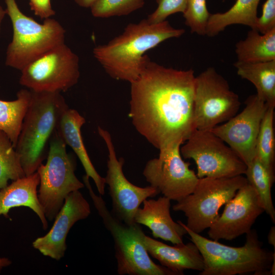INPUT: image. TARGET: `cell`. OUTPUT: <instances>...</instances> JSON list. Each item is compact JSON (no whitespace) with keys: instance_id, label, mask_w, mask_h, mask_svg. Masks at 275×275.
<instances>
[{"instance_id":"cell-7","label":"cell","mask_w":275,"mask_h":275,"mask_svg":"<svg viewBox=\"0 0 275 275\" xmlns=\"http://www.w3.org/2000/svg\"><path fill=\"white\" fill-rule=\"evenodd\" d=\"M66 146L57 129L49 142L46 162L36 171L40 179L38 200L49 221L54 219L70 193L84 187L75 174L76 162Z\"/></svg>"},{"instance_id":"cell-13","label":"cell","mask_w":275,"mask_h":275,"mask_svg":"<svg viewBox=\"0 0 275 275\" xmlns=\"http://www.w3.org/2000/svg\"><path fill=\"white\" fill-rule=\"evenodd\" d=\"M179 145L159 150L148 160L143 175L150 185L171 200L178 201L191 193L199 178L182 159Z\"/></svg>"},{"instance_id":"cell-10","label":"cell","mask_w":275,"mask_h":275,"mask_svg":"<svg viewBox=\"0 0 275 275\" xmlns=\"http://www.w3.org/2000/svg\"><path fill=\"white\" fill-rule=\"evenodd\" d=\"M19 84L35 92H65L80 77L79 58L65 43L33 61L21 71Z\"/></svg>"},{"instance_id":"cell-30","label":"cell","mask_w":275,"mask_h":275,"mask_svg":"<svg viewBox=\"0 0 275 275\" xmlns=\"http://www.w3.org/2000/svg\"><path fill=\"white\" fill-rule=\"evenodd\" d=\"M157 7L146 18L151 23H157L166 20L169 16L177 13H183L187 0H155Z\"/></svg>"},{"instance_id":"cell-19","label":"cell","mask_w":275,"mask_h":275,"mask_svg":"<svg viewBox=\"0 0 275 275\" xmlns=\"http://www.w3.org/2000/svg\"><path fill=\"white\" fill-rule=\"evenodd\" d=\"M86 123L85 118L76 109L68 107L60 120L58 131L66 145L69 146L79 159L86 175L94 181L100 195L105 192V178L94 168L87 152L81 133V128Z\"/></svg>"},{"instance_id":"cell-23","label":"cell","mask_w":275,"mask_h":275,"mask_svg":"<svg viewBox=\"0 0 275 275\" xmlns=\"http://www.w3.org/2000/svg\"><path fill=\"white\" fill-rule=\"evenodd\" d=\"M235 52L237 61L241 62L275 60V29L263 34L251 29L244 40L236 44Z\"/></svg>"},{"instance_id":"cell-4","label":"cell","mask_w":275,"mask_h":275,"mask_svg":"<svg viewBox=\"0 0 275 275\" xmlns=\"http://www.w3.org/2000/svg\"><path fill=\"white\" fill-rule=\"evenodd\" d=\"M180 223L203 257L204 267L200 275L270 274L275 252L262 247L255 230L251 229L246 234L244 245L233 247L206 238L187 228L182 222Z\"/></svg>"},{"instance_id":"cell-8","label":"cell","mask_w":275,"mask_h":275,"mask_svg":"<svg viewBox=\"0 0 275 275\" xmlns=\"http://www.w3.org/2000/svg\"><path fill=\"white\" fill-rule=\"evenodd\" d=\"M247 183V179L243 175L199 178L193 191L177 201L172 209L183 212L187 219L186 227L200 234L213 224L219 216L221 207Z\"/></svg>"},{"instance_id":"cell-29","label":"cell","mask_w":275,"mask_h":275,"mask_svg":"<svg viewBox=\"0 0 275 275\" xmlns=\"http://www.w3.org/2000/svg\"><path fill=\"white\" fill-rule=\"evenodd\" d=\"M210 14L206 0H187L183 16L185 24L190 28L192 33L204 36Z\"/></svg>"},{"instance_id":"cell-11","label":"cell","mask_w":275,"mask_h":275,"mask_svg":"<svg viewBox=\"0 0 275 275\" xmlns=\"http://www.w3.org/2000/svg\"><path fill=\"white\" fill-rule=\"evenodd\" d=\"M183 144L181 156L195 161L199 178L231 177L245 173V163L210 130H195Z\"/></svg>"},{"instance_id":"cell-9","label":"cell","mask_w":275,"mask_h":275,"mask_svg":"<svg viewBox=\"0 0 275 275\" xmlns=\"http://www.w3.org/2000/svg\"><path fill=\"white\" fill-rule=\"evenodd\" d=\"M241 102L228 81L212 67L195 76L194 115L196 129L210 130L237 114Z\"/></svg>"},{"instance_id":"cell-20","label":"cell","mask_w":275,"mask_h":275,"mask_svg":"<svg viewBox=\"0 0 275 275\" xmlns=\"http://www.w3.org/2000/svg\"><path fill=\"white\" fill-rule=\"evenodd\" d=\"M40 179L37 172L13 181L0 190V215L8 217L9 210L14 207H28L39 217L44 230L48 223L38 198L37 187Z\"/></svg>"},{"instance_id":"cell-27","label":"cell","mask_w":275,"mask_h":275,"mask_svg":"<svg viewBox=\"0 0 275 275\" xmlns=\"http://www.w3.org/2000/svg\"><path fill=\"white\" fill-rule=\"evenodd\" d=\"M25 176L18 154L8 136L0 130V190L8 185L9 180Z\"/></svg>"},{"instance_id":"cell-15","label":"cell","mask_w":275,"mask_h":275,"mask_svg":"<svg viewBox=\"0 0 275 275\" xmlns=\"http://www.w3.org/2000/svg\"><path fill=\"white\" fill-rule=\"evenodd\" d=\"M225 205L222 214L208 228L211 239L230 241L246 234L264 212L257 192L248 182Z\"/></svg>"},{"instance_id":"cell-22","label":"cell","mask_w":275,"mask_h":275,"mask_svg":"<svg viewBox=\"0 0 275 275\" xmlns=\"http://www.w3.org/2000/svg\"><path fill=\"white\" fill-rule=\"evenodd\" d=\"M260 0H236L224 13L211 14L208 21L206 35L214 37L232 24H242L254 29L257 16V8Z\"/></svg>"},{"instance_id":"cell-32","label":"cell","mask_w":275,"mask_h":275,"mask_svg":"<svg viewBox=\"0 0 275 275\" xmlns=\"http://www.w3.org/2000/svg\"><path fill=\"white\" fill-rule=\"evenodd\" d=\"M31 10L41 19L51 18L56 14L50 0H29Z\"/></svg>"},{"instance_id":"cell-24","label":"cell","mask_w":275,"mask_h":275,"mask_svg":"<svg viewBox=\"0 0 275 275\" xmlns=\"http://www.w3.org/2000/svg\"><path fill=\"white\" fill-rule=\"evenodd\" d=\"M31 98V91L21 89L16 99H0V130L5 132L15 148L22 124Z\"/></svg>"},{"instance_id":"cell-26","label":"cell","mask_w":275,"mask_h":275,"mask_svg":"<svg viewBox=\"0 0 275 275\" xmlns=\"http://www.w3.org/2000/svg\"><path fill=\"white\" fill-rule=\"evenodd\" d=\"M274 109V107L268 106L265 113L257 136L255 149V157L273 176L275 157Z\"/></svg>"},{"instance_id":"cell-3","label":"cell","mask_w":275,"mask_h":275,"mask_svg":"<svg viewBox=\"0 0 275 275\" xmlns=\"http://www.w3.org/2000/svg\"><path fill=\"white\" fill-rule=\"evenodd\" d=\"M68 107L61 92L31 91L15 148L25 176L36 172L47 157L49 142Z\"/></svg>"},{"instance_id":"cell-17","label":"cell","mask_w":275,"mask_h":275,"mask_svg":"<svg viewBox=\"0 0 275 275\" xmlns=\"http://www.w3.org/2000/svg\"><path fill=\"white\" fill-rule=\"evenodd\" d=\"M171 200L162 196L157 199H147L143 207L139 208L134 217L135 223L143 225L152 232L155 238L170 241L174 244L183 243L187 232L178 221H174L170 214Z\"/></svg>"},{"instance_id":"cell-6","label":"cell","mask_w":275,"mask_h":275,"mask_svg":"<svg viewBox=\"0 0 275 275\" xmlns=\"http://www.w3.org/2000/svg\"><path fill=\"white\" fill-rule=\"evenodd\" d=\"M5 2L13 28L6 65L21 71L33 61L65 43L66 31L59 21L49 18L40 23L22 13L15 0Z\"/></svg>"},{"instance_id":"cell-16","label":"cell","mask_w":275,"mask_h":275,"mask_svg":"<svg viewBox=\"0 0 275 275\" xmlns=\"http://www.w3.org/2000/svg\"><path fill=\"white\" fill-rule=\"evenodd\" d=\"M90 213V204L79 190L70 193L51 228L46 235L35 239L33 246L44 256L60 260L67 249L66 240L69 230L76 222L86 219Z\"/></svg>"},{"instance_id":"cell-34","label":"cell","mask_w":275,"mask_h":275,"mask_svg":"<svg viewBox=\"0 0 275 275\" xmlns=\"http://www.w3.org/2000/svg\"><path fill=\"white\" fill-rule=\"evenodd\" d=\"M267 239L268 243L275 248V227H272L268 234Z\"/></svg>"},{"instance_id":"cell-5","label":"cell","mask_w":275,"mask_h":275,"mask_svg":"<svg viewBox=\"0 0 275 275\" xmlns=\"http://www.w3.org/2000/svg\"><path fill=\"white\" fill-rule=\"evenodd\" d=\"M89 178L83 177L90 197L103 224L111 234L115 248L117 272L120 275H175L167 268L155 263L144 243L145 235L140 225H128L109 211L101 196L93 191Z\"/></svg>"},{"instance_id":"cell-28","label":"cell","mask_w":275,"mask_h":275,"mask_svg":"<svg viewBox=\"0 0 275 275\" xmlns=\"http://www.w3.org/2000/svg\"><path fill=\"white\" fill-rule=\"evenodd\" d=\"M145 0H96L90 8L97 18L127 15L142 8Z\"/></svg>"},{"instance_id":"cell-33","label":"cell","mask_w":275,"mask_h":275,"mask_svg":"<svg viewBox=\"0 0 275 275\" xmlns=\"http://www.w3.org/2000/svg\"><path fill=\"white\" fill-rule=\"evenodd\" d=\"M77 5L81 7L91 8L96 0H73Z\"/></svg>"},{"instance_id":"cell-1","label":"cell","mask_w":275,"mask_h":275,"mask_svg":"<svg viewBox=\"0 0 275 275\" xmlns=\"http://www.w3.org/2000/svg\"><path fill=\"white\" fill-rule=\"evenodd\" d=\"M192 69L177 70L147 56L139 76L130 83L129 117L136 130L161 150L183 144L196 130Z\"/></svg>"},{"instance_id":"cell-36","label":"cell","mask_w":275,"mask_h":275,"mask_svg":"<svg viewBox=\"0 0 275 275\" xmlns=\"http://www.w3.org/2000/svg\"><path fill=\"white\" fill-rule=\"evenodd\" d=\"M7 14V12L6 9H4L3 7L0 4V34L1 31V25L3 22V20Z\"/></svg>"},{"instance_id":"cell-14","label":"cell","mask_w":275,"mask_h":275,"mask_svg":"<svg viewBox=\"0 0 275 275\" xmlns=\"http://www.w3.org/2000/svg\"><path fill=\"white\" fill-rule=\"evenodd\" d=\"M239 114L210 130L227 144L247 166L255 158L261 123L268 106L256 94L248 97Z\"/></svg>"},{"instance_id":"cell-12","label":"cell","mask_w":275,"mask_h":275,"mask_svg":"<svg viewBox=\"0 0 275 275\" xmlns=\"http://www.w3.org/2000/svg\"><path fill=\"white\" fill-rule=\"evenodd\" d=\"M97 131L108 151L107 170L104 178L112 199V212L124 223L134 224L135 215L141 204L159 192L151 185L140 187L128 181L123 171L124 160L117 158L111 134L100 126H98Z\"/></svg>"},{"instance_id":"cell-21","label":"cell","mask_w":275,"mask_h":275,"mask_svg":"<svg viewBox=\"0 0 275 275\" xmlns=\"http://www.w3.org/2000/svg\"><path fill=\"white\" fill-rule=\"evenodd\" d=\"M237 74L252 82L256 94L269 106L275 107V60L258 63L237 61Z\"/></svg>"},{"instance_id":"cell-35","label":"cell","mask_w":275,"mask_h":275,"mask_svg":"<svg viewBox=\"0 0 275 275\" xmlns=\"http://www.w3.org/2000/svg\"><path fill=\"white\" fill-rule=\"evenodd\" d=\"M12 263V262L7 258H0V272L2 269L6 266H8Z\"/></svg>"},{"instance_id":"cell-25","label":"cell","mask_w":275,"mask_h":275,"mask_svg":"<svg viewBox=\"0 0 275 275\" xmlns=\"http://www.w3.org/2000/svg\"><path fill=\"white\" fill-rule=\"evenodd\" d=\"M244 175H246L248 182L257 192L264 212L274 223L275 209L271 194L274 176L271 175L256 157L246 166Z\"/></svg>"},{"instance_id":"cell-2","label":"cell","mask_w":275,"mask_h":275,"mask_svg":"<svg viewBox=\"0 0 275 275\" xmlns=\"http://www.w3.org/2000/svg\"><path fill=\"white\" fill-rule=\"evenodd\" d=\"M184 33V29L174 28L167 20L151 23L144 19L137 23H129L121 34L95 47L93 53L110 77L131 83L143 70L146 52Z\"/></svg>"},{"instance_id":"cell-31","label":"cell","mask_w":275,"mask_h":275,"mask_svg":"<svg viewBox=\"0 0 275 275\" xmlns=\"http://www.w3.org/2000/svg\"><path fill=\"white\" fill-rule=\"evenodd\" d=\"M275 29V0H266L262 6V14L257 18L254 30L265 34Z\"/></svg>"},{"instance_id":"cell-18","label":"cell","mask_w":275,"mask_h":275,"mask_svg":"<svg viewBox=\"0 0 275 275\" xmlns=\"http://www.w3.org/2000/svg\"><path fill=\"white\" fill-rule=\"evenodd\" d=\"M144 243L149 255L175 275L183 274L187 269H203V257L192 241L171 246L145 235Z\"/></svg>"}]
</instances>
